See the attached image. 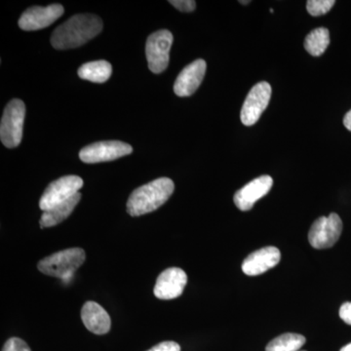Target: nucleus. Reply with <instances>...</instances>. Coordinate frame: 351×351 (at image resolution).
I'll return each instance as SVG.
<instances>
[{"label": "nucleus", "mask_w": 351, "mask_h": 351, "mask_svg": "<svg viewBox=\"0 0 351 351\" xmlns=\"http://www.w3.org/2000/svg\"><path fill=\"white\" fill-rule=\"evenodd\" d=\"M274 184V180L270 176H261L257 179L248 182L233 197L235 205L241 211H249L255 203L269 193Z\"/></svg>", "instance_id": "nucleus-12"}, {"label": "nucleus", "mask_w": 351, "mask_h": 351, "mask_svg": "<svg viewBox=\"0 0 351 351\" xmlns=\"http://www.w3.org/2000/svg\"><path fill=\"white\" fill-rule=\"evenodd\" d=\"M339 317L346 324L351 325V302H345L339 308Z\"/></svg>", "instance_id": "nucleus-24"}, {"label": "nucleus", "mask_w": 351, "mask_h": 351, "mask_svg": "<svg viewBox=\"0 0 351 351\" xmlns=\"http://www.w3.org/2000/svg\"><path fill=\"white\" fill-rule=\"evenodd\" d=\"M330 44V32L325 27H318L307 34L304 48L313 57H319Z\"/></svg>", "instance_id": "nucleus-18"}, {"label": "nucleus", "mask_w": 351, "mask_h": 351, "mask_svg": "<svg viewBox=\"0 0 351 351\" xmlns=\"http://www.w3.org/2000/svg\"><path fill=\"white\" fill-rule=\"evenodd\" d=\"M112 73V64L107 61H95L82 64L78 69V76L82 80L94 83L108 82Z\"/></svg>", "instance_id": "nucleus-17"}, {"label": "nucleus", "mask_w": 351, "mask_h": 351, "mask_svg": "<svg viewBox=\"0 0 351 351\" xmlns=\"http://www.w3.org/2000/svg\"><path fill=\"white\" fill-rule=\"evenodd\" d=\"M188 283V276L179 267L164 270L157 278L154 286V295L160 300H173L180 297Z\"/></svg>", "instance_id": "nucleus-11"}, {"label": "nucleus", "mask_w": 351, "mask_h": 351, "mask_svg": "<svg viewBox=\"0 0 351 351\" xmlns=\"http://www.w3.org/2000/svg\"><path fill=\"white\" fill-rule=\"evenodd\" d=\"M172 43L173 34L168 29H161L149 36L145 45V55L149 69L152 73L158 75L167 69Z\"/></svg>", "instance_id": "nucleus-6"}, {"label": "nucleus", "mask_w": 351, "mask_h": 351, "mask_svg": "<svg viewBox=\"0 0 351 351\" xmlns=\"http://www.w3.org/2000/svg\"><path fill=\"white\" fill-rule=\"evenodd\" d=\"M80 199H82V193H77L75 196L69 198V200L64 201L62 204L57 205L56 207L43 212L40 221H39L40 228H52V226L59 225L64 219H68L69 215L73 213L76 205L80 203Z\"/></svg>", "instance_id": "nucleus-16"}, {"label": "nucleus", "mask_w": 351, "mask_h": 351, "mask_svg": "<svg viewBox=\"0 0 351 351\" xmlns=\"http://www.w3.org/2000/svg\"><path fill=\"white\" fill-rule=\"evenodd\" d=\"M169 3L182 12H193L196 7V2L193 0H170Z\"/></svg>", "instance_id": "nucleus-22"}, {"label": "nucleus", "mask_w": 351, "mask_h": 351, "mask_svg": "<svg viewBox=\"0 0 351 351\" xmlns=\"http://www.w3.org/2000/svg\"><path fill=\"white\" fill-rule=\"evenodd\" d=\"M343 232V221L338 214L316 219L308 232V241L315 249L331 248L338 242Z\"/></svg>", "instance_id": "nucleus-7"}, {"label": "nucleus", "mask_w": 351, "mask_h": 351, "mask_svg": "<svg viewBox=\"0 0 351 351\" xmlns=\"http://www.w3.org/2000/svg\"><path fill=\"white\" fill-rule=\"evenodd\" d=\"M64 7L61 4H52L47 7L34 6L25 10L19 20L23 31L32 32L45 29L63 16Z\"/></svg>", "instance_id": "nucleus-10"}, {"label": "nucleus", "mask_w": 351, "mask_h": 351, "mask_svg": "<svg viewBox=\"0 0 351 351\" xmlns=\"http://www.w3.org/2000/svg\"><path fill=\"white\" fill-rule=\"evenodd\" d=\"M304 343L306 338L302 335L287 332L272 339L265 351H299Z\"/></svg>", "instance_id": "nucleus-19"}, {"label": "nucleus", "mask_w": 351, "mask_h": 351, "mask_svg": "<svg viewBox=\"0 0 351 351\" xmlns=\"http://www.w3.org/2000/svg\"><path fill=\"white\" fill-rule=\"evenodd\" d=\"M280 251L274 246H267L253 252L245 258L242 270L249 276H257L274 269L280 262Z\"/></svg>", "instance_id": "nucleus-14"}, {"label": "nucleus", "mask_w": 351, "mask_h": 351, "mask_svg": "<svg viewBox=\"0 0 351 351\" xmlns=\"http://www.w3.org/2000/svg\"><path fill=\"white\" fill-rule=\"evenodd\" d=\"M2 351H32L29 346L19 338H11L6 341Z\"/></svg>", "instance_id": "nucleus-21"}, {"label": "nucleus", "mask_w": 351, "mask_h": 351, "mask_svg": "<svg viewBox=\"0 0 351 351\" xmlns=\"http://www.w3.org/2000/svg\"><path fill=\"white\" fill-rule=\"evenodd\" d=\"M270 98H271V86L269 82H258L252 88L241 108L240 119L242 123L246 126H252L257 123L263 112L269 106Z\"/></svg>", "instance_id": "nucleus-9"}, {"label": "nucleus", "mask_w": 351, "mask_h": 351, "mask_svg": "<svg viewBox=\"0 0 351 351\" xmlns=\"http://www.w3.org/2000/svg\"><path fill=\"white\" fill-rule=\"evenodd\" d=\"M25 117L24 101L14 99L9 101L2 115L0 124V138L8 149H14L22 142L23 126Z\"/></svg>", "instance_id": "nucleus-4"}, {"label": "nucleus", "mask_w": 351, "mask_h": 351, "mask_svg": "<svg viewBox=\"0 0 351 351\" xmlns=\"http://www.w3.org/2000/svg\"><path fill=\"white\" fill-rule=\"evenodd\" d=\"M206 69V62L202 59L188 64L176 80L175 94L179 97H189L195 93L203 82Z\"/></svg>", "instance_id": "nucleus-13"}, {"label": "nucleus", "mask_w": 351, "mask_h": 351, "mask_svg": "<svg viewBox=\"0 0 351 351\" xmlns=\"http://www.w3.org/2000/svg\"><path fill=\"white\" fill-rule=\"evenodd\" d=\"M86 255L82 248H71L57 252L38 263V269L45 276L61 278L69 283L75 276L76 269L84 263Z\"/></svg>", "instance_id": "nucleus-3"}, {"label": "nucleus", "mask_w": 351, "mask_h": 351, "mask_svg": "<svg viewBox=\"0 0 351 351\" xmlns=\"http://www.w3.org/2000/svg\"><path fill=\"white\" fill-rule=\"evenodd\" d=\"M240 3L244 4V5H246V4L250 3V1H239Z\"/></svg>", "instance_id": "nucleus-27"}, {"label": "nucleus", "mask_w": 351, "mask_h": 351, "mask_svg": "<svg viewBox=\"0 0 351 351\" xmlns=\"http://www.w3.org/2000/svg\"><path fill=\"white\" fill-rule=\"evenodd\" d=\"M133 149L130 145L119 141H104V142L94 143L85 147L80 152V158L82 162L94 164L108 162L129 156Z\"/></svg>", "instance_id": "nucleus-8"}, {"label": "nucleus", "mask_w": 351, "mask_h": 351, "mask_svg": "<svg viewBox=\"0 0 351 351\" xmlns=\"http://www.w3.org/2000/svg\"><path fill=\"white\" fill-rule=\"evenodd\" d=\"M82 319L85 327L96 335L108 334L112 326L107 311L95 302H85L82 309Z\"/></svg>", "instance_id": "nucleus-15"}, {"label": "nucleus", "mask_w": 351, "mask_h": 351, "mask_svg": "<svg viewBox=\"0 0 351 351\" xmlns=\"http://www.w3.org/2000/svg\"><path fill=\"white\" fill-rule=\"evenodd\" d=\"M335 0H309L306 2L307 12L314 17L325 15L335 5Z\"/></svg>", "instance_id": "nucleus-20"}, {"label": "nucleus", "mask_w": 351, "mask_h": 351, "mask_svg": "<svg viewBox=\"0 0 351 351\" xmlns=\"http://www.w3.org/2000/svg\"><path fill=\"white\" fill-rule=\"evenodd\" d=\"M83 186V180L78 176H64L51 182L39 201V207L43 212L75 196Z\"/></svg>", "instance_id": "nucleus-5"}, {"label": "nucleus", "mask_w": 351, "mask_h": 351, "mask_svg": "<svg viewBox=\"0 0 351 351\" xmlns=\"http://www.w3.org/2000/svg\"><path fill=\"white\" fill-rule=\"evenodd\" d=\"M341 351H351V343H348V346H343Z\"/></svg>", "instance_id": "nucleus-26"}, {"label": "nucleus", "mask_w": 351, "mask_h": 351, "mask_svg": "<svg viewBox=\"0 0 351 351\" xmlns=\"http://www.w3.org/2000/svg\"><path fill=\"white\" fill-rule=\"evenodd\" d=\"M147 351H181V346L175 341H163Z\"/></svg>", "instance_id": "nucleus-23"}, {"label": "nucleus", "mask_w": 351, "mask_h": 351, "mask_svg": "<svg viewBox=\"0 0 351 351\" xmlns=\"http://www.w3.org/2000/svg\"><path fill=\"white\" fill-rule=\"evenodd\" d=\"M101 31L103 22L100 17L93 14H78L55 29L51 44L57 50L73 49L96 38Z\"/></svg>", "instance_id": "nucleus-1"}, {"label": "nucleus", "mask_w": 351, "mask_h": 351, "mask_svg": "<svg viewBox=\"0 0 351 351\" xmlns=\"http://www.w3.org/2000/svg\"><path fill=\"white\" fill-rule=\"evenodd\" d=\"M174 182L169 178H159L132 193L127 201V212L132 217L156 211L167 202L174 193Z\"/></svg>", "instance_id": "nucleus-2"}, {"label": "nucleus", "mask_w": 351, "mask_h": 351, "mask_svg": "<svg viewBox=\"0 0 351 351\" xmlns=\"http://www.w3.org/2000/svg\"><path fill=\"white\" fill-rule=\"evenodd\" d=\"M343 124L348 131L351 132V110L346 113L345 119H343Z\"/></svg>", "instance_id": "nucleus-25"}]
</instances>
